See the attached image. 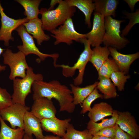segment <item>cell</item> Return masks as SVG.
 Instances as JSON below:
<instances>
[{
  "instance_id": "obj_5",
  "label": "cell",
  "mask_w": 139,
  "mask_h": 139,
  "mask_svg": "<svg viewBox=\"0 0 139 139\" xmlns=\"http://www.w3.org/2000/svg\"><path fill=\"white\" fill-rule=\"evenodd\" d=\"M125 21L113 19L111 16L105 17V32L102 43L105 46L119 50L128 44L129 42L128 39L120 35V24Z\"/></svg>"
},
{
  "instance_id": "obj_18",
  "label": "cell",
  "mask_w": 139,
  "mask_h": 139,
  "mask_svg": "<svg viewBox=\"0 0 139 139\" xmlns=\"http://www.w3.org/2000/svg\"><path fill=\"white\" fill-rule=\"evenodd\" d=\"M114 110L108 103L101 102L94 105L89 111L88 116L90 120L96 123L106 117L112 116Z\"/></svg>"
},
{
  "instance_id": "obj_16",
  "label": "cell",
  "mask_w": 139,
  "mask_h": 139,
  "mask_svg": "<svg viewBox=\"0 0 139 139\" xmlns=\"http://www.w3.org/2000/svg\"><path fill=\"white\" fill-rule=\"evenodd\" d=\"M110 55L118 67L119 71L127 73L131 64L139 57V53L124 54L118 52L115 48L108 47Z\"/></svg>"
},
{
  "instance_id": "obj_41",
  "label": "cell",
  "mask_w": 139,
  "mask_h": 139,
  "mask_svg": "<svg viewBox=\"0 0 139 139\" xmlns=\"http://www.w3.org/2000/svg\"><path fill=\"white\" fill-rule=\"evenodd\" d=\"M1 121L0 119V124H1Z\"/></svg>"
},
{
  "instance_id": "obj_28",
  "label": "cell",
  "mask_w": 139,
  "mask_h": 139,
  "mask_svg": "<svg viewBox=\"0 0 139 139\" xmlns=\"http://www.w3.org/2000/svg\"><path fill=\"white\" fill-rule=\"evenodd\" d=\"M117 65L113 59L108 58L103 64L98 72L99 80L102 78H110L114 72L119 71Z\"/></svg>"
},
{
  "instance_id": "obj_33",
  "label": "cell",
  "mask_w": 139,
  "mask_h": 139,
  "mask_svg": "<svg viewBox=\"0 0 139 139\" xmlns=\"http://www.w3.org/2000/svg\"><path fill=\"white\" fill-rule=\"evenodd\" d=\"M115 125L103 128L97 132L93 136L108 137L114 139L116 132Z\"/></svg>"
},
{
  "instance_id": "obj_35",
  "label": "cell",
  "mask_w": 139,
  "mask_h": 139,
  "mask_svg": "<svg viewBox=\"0 0 139 139\" xmlns=\"http://www.w3.org/2000/svg\"><path fill=\"white\" fill-rule=\"evenodd\" d=\"M124 1L128 4L132 12L134 11L135 4L139 1L138 0H124Z\"/></svg>"
},
{
  "instance_id": "obj_6",
  "label": "cell",
  "mask_w": 139,
  "mask_h": 139,
  "mask_svg": "<svg viewBox=\"0 0 139 139\" xmlns=\"http://www.w3.org/2000/svg\"><path fill=\"white\" fill-rule=\"evenodd\" d=\"M15 30L17 32L22 42V45L17 46L19 51L22 52L25 56L31 54L37 55L39 57L36 60L38 63L44 60L47 57H51L53 59L54 65L55 66L56 62L59 56L58 54H48L40 52L36 46L33 37L27 32L23 25L19 26Z\"/></svg>"
},
{
  "instance_id": "obj_15",
  "label": "cell",
  "mask_w": 139,
  "mask_h": 139,
  "mask_svg": "<svg viewBox=\"0 0 139 139\" xmlns=\"http://www.w3.org/2000/svg\"><path fill=\"white\" fill-rule=\"evenodd\" d=\"M23 130L25 134L32 136L36 139H43L44 136L43 133L40 120L33 115L31 111H27L24 119Z\"/></svg>"
},
{
  "instance_id": "obj_27",
  "label": "cell",
  "mask_w": 139,
  "mask_h": 139,
  "mask_svg": "<svg viewBox=\"0 0 139 139\" xmlns=\"http://www.w3.org/2000/svg\"><path fill=\"white\" fill-rule=\"evenodd\" d=\"M93 137L87 129L83 131H79L70 124L65 134L62 138V139H92Z\"/></svg>"
},
{
  "instance_id": "obj_36",
  "label": "cell",
  "mask_w": 139,
  "mask_h": 139,
  "mask_svg": "<svg viewBox=\"0 0 139 139\" xmlns=\"http://www.w3.org/2000/svg\"><path fill=\"white\" fill-rule=\"evenodd\" d=\"M62 0H51L50 3V6L48 9L49 10L54 9L55 5L57 4H59Z\"/></svg>"
},
{
  "instance_id": "obj_1",
  "label": "cell",
  "mask_w": 139,
  "mask_h": 139,
  "mask_svg": "<svg viewBox=\"0 0 139 139\" xmlns=\"http://www.w3.org/2000/svg\"><path fill=\"white\" fill-rule=\"evenodd\" d=\"M32 88L34 100L39 98L54 99L58 102L60 112L72 113L76 106L73 103V98L71 90L66 85L61 84L57 80L49 82L42 81H35Z\"/></svg>"
},
{
  "instance_id": "obj_30",
  "label": "cell",
  "mask_w": 139,
  "mask_h": 139,
  "mask_svg": "<svg viewBox=\"0 0 139 139\" xmlns=\"http://www.w3.org/2000/svg\"><path fill=\"white\" fill-rule=\"evenodd\" d=\"M126 16L125 18L128 19L129 21L128 23L121 32L120 35L122 37L127 35L132 27L135 24L139 23V11L137 9L135 12H124Z\"/></svg>"
},
{
  "instance_id": "obj_10",
  "label": "cell",
  "mask_w": 139,
  "mask_h": 139,
  "mask_svg": "<svg viewBox=\"0 0 139 139\" xmlns=\"http://www.w3.org/2000/svg\"><path fill=\"white\" fill-rule=\"evenodd\" d=\"M0 14L1 16V27L0 29V41L4 42V45L8 46L11 40L13 41L14 37L12 35L13 31L20 25L28 22L26 18L22 19H15L8 16L4 11L0 1Z\"/></svg>"
},
{
  "instance_id": "obj_17",
  "label": "cell",
  "mask_w": 139,
  "mask_h": 139,
  "mask_svg": "<svg viewBox=\"0 0 139 139\" xmlns=\"http://www.w3.org/2000/svg\"><path fill=\"white\" fill-rule=\"evenodd\" d=\"M22 25L27 32L36 39L38 45H41L44 41L50 40V36L44 33L42 28L41 20L38 18L29 20Z\"/></svg>"
},
{
  "instance_id": "obj_7",
  "label": "cell",
  "mask_w": 139,
  "mask_h": 139,
  "mask_svg": "<svg viewBox=\"0 0 139 139\" xmlns=\"http://www.w3.org/2000/svg\"><path fill=\"white\" fill-rule=\"evenodd\" d=\"M3 56L4 64L8 65L10 68L9 76L10 80H13L17 77L22 78L25 76L26 70L29 66L24 54L20 51L14 53L7 48L3 54Z\"/></svg>"
},
{
  "instance_id": "obj_13",
  "label": "cell",
  "mask_w": 139,
  "mask_h": 139,
  "mask_svg": "<svg viewBox=\"0 0 139 139\" xmlns=\"http://www.w3.org/2000/svg\"><path fill=\"white\" fill-rule=\"evenodd\" d=\"M116 124L135 139L139 138V126L134 117L128 111H118Z\"/></svg>"
},
{
  "instance_id": "obj_26",
  "label": "cell",
  "mask_w": 139,
  "mask_h": 139,
  "mask_svg": "<svg viewBox=\"0 0 139 139\" xmlns=\"http://www.w3.org/2000/svg\"><path fill=\"white\" fill-rule=\"evenodd\" d=\"M96 87L103 94V98L108 99L116 98L117 95L115 86L110 78H102Z\"/></svg>"
},
{
  "instance_id": "obj_24",
  "label": "cell",
  "mask_w": 139,
  "mask_h": 139,
  "mask_svg": "<svg viewBox=\"0 0 139 139\" xmlns=\"http://www.w3.org/2000/svg\"><path fill=\"white\" fill-rule=\"evenodd\" d=\"M0 139H24L25 132L23 128L13 129L8 126L0 116Z\"/></svg>"
},
{
  "instance_id": "obj_22",
  "label": "cell",
  "mask_w": 139,
  "mask_h": 139,
  "mask_svg": "<svg viewBox=\"0 0 139 139\" xmlns=\"http://www.w3.org/2000/svg\"><path fill=\"white\" fill-rule=\"evenodd\" d=\"M89 60L98 72L103 64L108 58L110 53L108 47L100 46L94 47Z\"/></svg>"
},
{
  "instance_id": "obj_21",
  "label": "cell",
  "mask_w": 139,
  "mask_h": 139,
  "mask_svg": "<svg viewBox=\"0 0 139 139\" xmlns=\"http://www.w3.org/2000/svg\"><path fill=\"white\" fill-rule=\"evenodd\" d=\"M98 82L84 87H81L73 84H70L71 90L73 94V103L75 106L81 104L85 99L96 87Z\"/></svg>"
},
{
  "instance_id": "obj_34",
  "label": "cell",
  "mask_w": 139,
  "mask_h": 139,
  "mask_svg": "<svg viewBox=\"0 0 139 139\" xmlns=\"http://www.w3.org/2000/svg\"><path fill=\"white\" fill-rule=\"evenodd\" d=\"M116 132L114 139H135L130 135L125 132L117 124L115 126Z\"/></svg>"
},
{
  "instance_id": "obj_29",
  "label": "cell",
  "mask_w": 139,
  "mask_h": 139,
  "mask_svg": "<svg viewBox=\"0 0 139 139\" xmlns=\"http://www.w3.org/2000/svg\"><path fill=\"white\" fill-rule=\"evenodd\" d=\"M125 73L119 71L114 72L110 76V78L113 84L120 91L124 90L125 83L127 80L130 77L129 75H125Z\"/></svg>"
},
{
  "instance_id": "obj_38",
  "label": "cell",
  "mask_w": 139,
  "mask_h": 139,
  "mask_svg": "<svg viewBox=\"0 0 139 139\" xmlns=\"http://www.w3.org/2000/svg\"><path fill=\"white\" fill-rule=\"evenodd\" d=\"M5 49L2 48L0 47V56L1 54L3 53ZM6 66H2L0 64V73L2 71L5 70Z\"/></svg>"
},
{
  "instance_id": "obj_37",
  "label": "cell",
  "mask_w": 139,
  "mask_h": 139,
  "mask_svg": "<svg viewBox=\"0 0 139 139\" xmlns=\"http://www.w3.org/2000/svg\"><path fill=\"white\" fill-rule=\"evenodd\" d=\"M43 139H62V138L61 137L57 136L47 135L44 136Z\"/></svg>"
},
{
  "instance_id": "obj_23",
  "label": "cell",
  "mask_w": 139,
  "mask_h": 139,
  "mask_svg": "<svg viewBox=\"0 0 139 139\" xmlns=\"http://www.w3.org/2000/svg\"><path fill=\"white\" fill-rule=\"evenodd\" d=\"M24 10V14L26 18L30 20L38 18L40 14L39 6L41 0H16Z\"/></svg>"
},
{
  "instance_id": "obj_39",
  "label": "cell",
  "mask_w": 139,
  "mask_h": 139,
  "mask_svg": "<svg viewBox=\"0 0 139 139\" xmlns=\"http://www.w3.org/2000/svg\"><path fill=\"white\" fill-rule=\"evenodd\" d=\"M92 139H113L104 136H93Z\"/></svg>"
},
{
  "instance_id": "obj_3",
  "label": "cell",
  "mask_w": 139,
  "mask_h": 139,
  "mask_svg": "<svg viewBox=\"0 0 139 139\" xmlns=\"http://www.w3.org/2000/svg\"><path fill=\"white\" fill-rule=\"evenodd\" d=\"M26 75L22 79L16 78L13 81V92L11 96L13 104L19 103L26 106L25 100L31 92V88L36 81L43 80L42 75L35 74L33 68L29 67L27 70Z\"/></svg>"
},
{
  "instance_id": "obj_4",
  "label": "cell",
  "mask_w": 139,
  "mask_h": 139,
  "mask_svg": "<svg viewBox=\"0 0 139 139\" xmlns=\"http://www.w3.org/2000/svg\"><path fill=\"white\" fill-rule=\"evenodd\" d=\"M80 42L84 44V49L73 66H70L64 64H56L55 67L62 68V74L64 76L68 77H72L76 70H78L79 73L73 80V84L76 86L80 85L83 82L85 68L89 62L92 51L91 45L86 38L81 39Z\"/></svg>"
},
{
  "instance_id": "obj_31",
  "label": "cell",
  "mask_w": 139,
  "mask_h": 139,
  "mask_svg": "<svg viewBox=\"0 0 139 139\" xmlns=\"http://www.w3.org/2000/svg\"><path fill=\"white\" fill-rule=\"evenodd\" d=\"M99 98H103V95L99 93L98 89L95 88L82 104V109L81 113L84 114L88 111H89L91 109V105L92 103Z\"/></svg>"
},
{
  "instance_id": "obj_9",
  "label": "cell",
  "mask_w": 139,
  "mask_h": 139,
  "mask_svg": "<svg viewBox=\"0 0 139 139\" xmlns=\"http://www.w3.org/2000/svg\"><path fill=\"white\" fill-rule=\"evenodd\" d=\"M30 108L21 104H13L9 107L0 111V116L4 121H8L11 127L24 128V119L26 112Z\"/></svg>"
},
{
  "instance_id": "obj_40",
  "label": "cell",
  "mask_w": 139,
  "mask_h": 139,
  "mask_svg": "<svg viewBox=\"0 0 139 139\" xmlns=\"http://www.w3.org/2000/svg\"><path fill=\"white\" fill-rule=\"evenodd\" d=\"M32 136H28L24 134V139H32Z\"/></svg>"
},
{
  "instance_id": "obj_2",
  "label": "cell",
  "mask_w": 139,
  "mask_h": 139,
  "mask_svg": "<svg viewBox=\"0 0 139 139\" xmlns=\"http://www.w3.org/2000/svg\"><path fill=\"white\" fill-rule=\"evenodd\" d=\"M76 7L70 6L66 0H62L55 9L42 8L40 10L43 30L51 31L72 18L76 12Z\"/></svg>"
},
{
  "instance_id": "obj_12",
  "label": "cell",
  "mask_w": 139,
  "mask_h": 139,
  "mask_svg": "<svg viewBox=\"0 0 139 139\" xmlns=\"http://www.w3.org/2000/svg\"><path fill=\"white\" fill-rule=\"evenodd\" d=\"M93 26L91 30L85 34L86 38L90 45L93 47L100 46L102 43L105 30V17L94 12Z\"/></svg>"
},
{
  "instance_id": "obj_14",
  "label": "cell",
  "mask_w": 139,
  "mask_h": 139,
  "mask_svg": "<svg viewBox=\"0 0 139 139\" xmlns=\"http://www.w3.org/2000/svg\"><path fill=\"white\" fill-rule=\"evenodd\" d=\"M71 120L70 118L64 120L60 119L57 118L44 119L41 120L40 122L43 130L51 132L62 137L65 134Z\"/></svg>"
},
{
  "instance_id": "obj_32",
  "label": "cell",
  "mask_w": 139,
  "mask_h": 139,
  "mask_svg": "<svg viewBox=\"0 0 139 139\" xmlns=\"http://www.w3.org/2000/svg\"><path fill=\"white\" fill-rule=\"evenodd\" d=\"M13 104L10 94L6 89L0 87V111Z\"/></svg>"
},
{
  "instance_id": "obj_19",
  "label": "cell",
  "mask_w": 139,
  "mask_h": 139,
  "mask_svg": "<svg viewBox=\"0 0 139 139\" xmlns=\"http://www.w3.org/2000/svg\"><path fill=\"white\" fill-rule=\"evenodd\" d=\"M69 5L77 7L85 16V23L89 28L91 26V17L95 9L94 4L92 0H66Z\"/></svg>"
},
{
  "instance_id": "obj_25",
  "label": "cell",
  "mask_w": 139,
  "mask_h": 139,
  "mask_svg": "<svg viewBox=\"0 0 139 139\" xmlns=\"http://www.w3.org/2000/svg\"><path fill=\"white\" fill-rule=\"evenodd\" d=\"M118 111L114 110L111 118L102 119L101 122L97 123L90 120L87 124V129L93 136L99 131L106 127L114 126L118 116Z\"/></svg>"
},
{
  "instance_id": "obj_20",
  "label": "cell",
  "mask_w": 139,
  "mask_h": 139,
  "mask_svg": "<svg viewBox=\"0 0 139 139\" xmlns=\"http://www.w3.org/2000/svg\"><path fill=\"white\" fill-rule=\"evenodd\" d=\"M94 4V11L99 13L105 17L112 16H116V11L119 3L116 0H93Z\"/></svg>"
},
{
  "instance_id": "obj_8",
  "label": "cell",
  "mask_w": 139,
  "mask_h": 139,
  "mask_svg": "<svg viewBox=\"0 0 139 139\" xmlns=\"http://www.w3.org/2000/svg\"><path fill=\"white\" fill-rule=\"evenodd\" d=\"M50 32L52 34L51 36L55 39V45L63 43L70 46L72 44L73 41L80 42L81 39L86 38L85 34L79 33L75 30L72 18L67 19L58 28Z\"/></svg>"
},
{
  "instance_id": "obj_11",
  "label": "cell",
  "mask_w": 139,
  "mask_h": 139,
  "mask_svg": "<svg viewBox=\"0 0 139 139\" xmlns=\"http://www.w3.org/2000/svg\"><path fill=\"white\" fill-rule=\"evenodd\" d=\"M40 120L44 119L57 118V110L52 99L41 98L34 100L30 111Z\"/></svg>"
}]
</instances>
